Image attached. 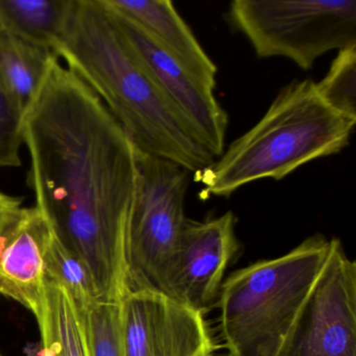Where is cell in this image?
<instances>
[{"mask_svg": "<svg viewBox=\"0 0 356 356\" xmlns=\"http://www.w3.org/2000/svg\"><path fill=\"white\" fill-rule=\"evenodd\" d=\"M76 0H0V30L56 54Z\"/></svg>", "mask_w": 356, "mask_h": 356, "instance_id": "13", "label": "cell"}, {"mask_svg": "<svg viewBox=\"0 0 356 356\" xmlns=\"http://www.w3.org/2000/svg\"><path fill=\"white\" fill-rule=\"evenodd\" d=\"M235 225L232 211L204 222L187 220L166 270L162 293L201 314L211 309L238 251Z\"/></svg>", "mask_w": 356, "mask_h": 356, "instance_id": "8", "label": "cell"}, {"mask_svg": "<svg viewBox=\"0 0 356 356\" xmlns=\"http://www.w3.org/2000/svg\"><path fill=\"white\" fill-rule=\"evenodd\" d=\"M137 186L124 243V296L162 293L164 276L188 218L191 172L170 160L137 151Z\"/></svg>", "mask_w": 356, "mask_h": 356, "instance_id": "5", "label": "cell"}, {"mask_svg": "<svg viewBox=\"0 0 356 356\" xmlns=\"http://www.w3.org/2000/svg\"><path fill=\"white\" fill-rule=\"evenodd\" d=\"M278 356H356V264L341 241L304 301Z\"/></svg>", "mask_w": 356, "mask_h": 356, "instance_id": "7", "label": "cell"}, {"mask_svg": "<svg viewBox=\"0 0 356 356\" xmlns=\"http://www.w3.org/2000/svg\"><path fill=\"white\" fill-rule=\"evenodd\" d=\"M229 17L258 58H286L303 70L356 44V0H235Z\"/></svg>", "mask_w": 356, "mask_h": 356, "instance_id": "6", "label": "cell"}, {"mask_svg": "<svg viewBox=\"0 0 356 356\" xmlns=\"http://www.w3.org/2000/svg\"><path fill=\"white\" fill-rule=\"evenodd\" d=\"M29 185L54 236L90 270L99 301L124 297L136 149L99 97L55 60L24 116Z\"/></svg>", "mask_w": 356, "mask_h": 356, "instance_id": "1", "label": "cell"}, {"mask_svg": "<svg viewBox=\"0 0 356 356\" xmlns=\"http://www.w3.org/2000/svg\"><path fill=\"white\" fill-rule=\"evenodd\" d=\"M24 110L0 78V168L22 166Z\"/></svg>", "mask_w": 356, "mask_h": 356, "instance_id": "19", "label": "cell"}, {"mask_svg": "<svg viewBox=\"0 0 356 356\" xmlns=\"http://www.w3.org/2000/svg\"><path fill=\"white\" fill-rule=\"evenodd\" d=\"M35 318L43 356H89L80 314L63 287L47 281L44 298Z\"/></svg>", "mask_w": 356, "mask_h": 356, "instance_id": "15", "label": "cell"}, {"mask_svg": "<svg viewBox=\"0 0 356 356\" xmlns=\"http://www.w3.org/2000/svg\"><path fill=\"white\" fill-rule=\"evenodd\" d=\"M57 59L54 51L0 30V78L24 112L34 101Z\"/></svg>", "mask_w": 356, "mask_h": 356, "instance_id": "14", "label": "cell"}, {"mask_svg": "<svg viewBox=\"0 0 356 356\" xmlns=\"http://www.w3.org/2000/svg\"><path fill=\"white\" fill-rule=\"evenodd\" d=\"M231 356V355H230Z\"/></svg>", "mask_w": 356, "mask_h": 356, "instance_id": "22", "label": "cell"}, {"mask_svg": "<svg viewBox=\"0 0 356 356\" xmlns=\"http://www.w3.org/2000/svg\"><path fill=\"white\" fill-rule=\"evenodd\" d=\"M124 356H211L216 346L203 314L153 291L120 301Z\"/></svg>", "mask_w": 356, "mask_h": 356, "instance_id": "9", "label": "cell"}, {"mask_svg": "<svg viewBox=\"0 0 356 356\" xmlns=\"http://www.w3.org/2000/svg\"><path fill=\"white\" fill-rule=\"evenodd\" d=\"M330 250L316 234L289 253L233 273L218 298L220 332L231 356H278Z\"/></svg>", "mask_w": 356, "mask_h": 356, "instance_id": "4", "label": "cell"}, {"mask_svg": "<svg viewBox=\"0 0 356 356\" xmlns=\"http://www.w3.org/2000/svg\"><path fill=\"white\" fill-rule=\"evenodd\" d=\"M355 124L323 99L314 81H293L195 180L205 197H229L264 179L281 180L308 162L341 153Z\"/></svg>", "mask_w": 356, "mask_h": 356, "instance_id": "3", "label": "cell"}, {"mask_svg": "<svg viewBox=\"0 0 356 356\" xmlns=\"http://www.w3.org/2000/svg\"><path fill=\"white\" fill-rule=\"evenodd\" d=\"M47 281L63 287L79 310L99 301L90 270L76 254L64 248L54 236L45 253Z\"/></svg>", "mask_w": 356, "mask_h": 356, "instance_id": "16", "label": "cell"}, {"mask_svg": "<svg viewBox=\"0 0 356 356\" xmlns=\"http://www.w3.org/2000/svg\"><path fill=\"white\" fill-rule=\"evenodd\" d=\"M22 207V197H13L0 191V224L16 210Z\"/></svg>", "mask_w": 356, "mask_h": 356, "instance_id": "20", "label": "cell"}, {"mask_svg": "<svg viewBox=\"0 0 356 356\" xmlns=\"http://www.w3.org/2000/svg\"><path fill=\"white\" fill-rule=\"evenodd\" d=\"M110 13L118 22L127 42L195 129L208 151L214 157H220L225 151L228 115L216 99L213 89L193 78L134 24Z\"/></svg>", "mask_w": 356, "mask_h": 356, "instance_id": "10", "label": "cell"}, {"mask_svg": "<svg viewBox=\"0 0 356 356\" xmlns=\"http://www.w3.org/2000/svg\"><path fill=\"white\" fill-rule=\"evenodd\" d=\"M116 16L134 24L193 78L216 89V67L170 0H102Z\"/></svg>", "mask_w": 356, "mask_h": 356, "instance_id": "12", "label": "cell"}, {"mask_svg": "<svg viewBox=\"0 0 356 356\" xmlns=\"http://www.w3.org/2000/svg\"><path fill=\"white\" fill-rule=\"evenodd\" d=\"M79 314L89 356H124L120 302L97 301Z\"/></svg>", "mask_w": 356, "mask_h": 356, "instance_id": "17", "label": "cell"}, {"mask_svg": "<svg viewBox=\"0 0 356 356\" xmlns=\"http://www.w3.org/2000/svg\"><path fill=\"white\" fill-rule=\"evenodd\" d=\"M316 86L329 106L356 120V44L339 51L326 76Z\"/></svg>", "mask_w": 356, "mask_h": 356, "instance_id": "18", "label": "cell"}, {"mask_svg": "<svg viewBox=\"0 0 356 356\" xmlns=\"http://www.w3.org/2000/svg\"><path fill=\"white\" fill-rule=\"evenodd\" d=\"M109 110L137 151L193 175L216 159L127 42L102 0H76L56 51Z\"/></svg>", "mask_w": 356, "mask_h": 356, "instance_id": "2", "label": "cell"}, {"mask_svg": "<svg viewBox=\"0 0 356 356\" xmlns=\"http://www.w3.org/2000/svg\"><path fill=\"white\" fill-rule=\"evenodd\" d=\"M51 227L36 207L10 214L0 224V295L36 314L47 287L45 253Z\"/></svg>", "mask_w": 356, "mask_h": 356, "instance_id": "11", "label": "cell"}, {"mask_svg": "<svg viewBox=\"0 0 356 356\" xmlns=\"http://www.w3.org/2000/svg\"><path fill=\"white\" fill-rule=\"evenodd\" d=\"M0 356H3V354H1V352H0Z\"/></svg>", "mask_w": 356, "mask_h": 356, "instance_id": "21", "label": "cell"}]
</instances>
